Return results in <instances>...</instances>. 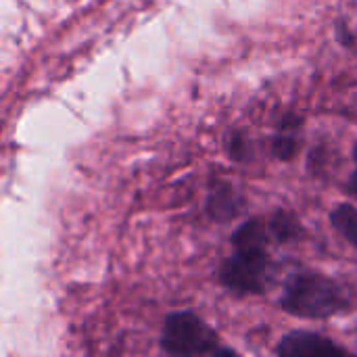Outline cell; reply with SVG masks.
I'll list each match as a JSON object with an SVG mask.
<instances>
[{
	"label": "cell",
	"instance_id": "obj_5",
	"mask_svg": "<svg viewBox=\"0 0 357 357\" xmlns=\"http://www.w3.org/2000/svg\"><path fill=\"white\" fill-rule=\"evenodd\" d=\"M243 205L245 203L232 184L222 182V180L211 184V190L207 197V213L213 222L224 224V222L234 220L243 211Z\"/></svg>",
	"mask_w": 357,
	"mask_h": 357
},
{
	"label": "cell",
	"instance_id": "obj_11",
	"mask_svg": "<svg viewBox=\"0 0 357 357\" xmlns=\"http://www.w3.org/2000/svg\"><path fill=\"white\" fill-rule=\"evenodd\" d=\"M337 36H339V40H341L345 46H354V33H351L345 25H339V27H337Z\"/></svg>",
	"mask_w": 357,
	"mask_h": 357
},
{
	"label": "cell",
	"instance_id": "obj_8",
	"mask_svg": "<svg viewBox=\"0 0 357 357\" xmlns=\"http://www.w3.org/2000/svg\"><path fill=\"white\" fill-rule=\"evenodd\" d=\"M331 222L345 241H349L354 247H357V207H351V205L335 207L331 213Z\"/></svg>",
	"mask_w": 357,
	"mask_h": 357
},
{
	"label": "cell",
	"instance_id": "obj_10",
	"mask_svg": "<svg viewBox=\"0 0 357 357\" xmlns=\"http://www.w3.org/2000/svg\"><path fill=\"white\" fill-rule=\"evenodd\" d=\"M226 149H228V155L230 159L234 161H245L251 153V144H249V138L243 134V132H234L230 134L228 142H226Z\"/></svg>",
	"mask_w": 357,
	"mask_h": 357
},
{
	"label": "cell",
	"instance_id": "obj_3",
	"mask_svg": "<svg viewBox=\"0 0 357 357\" xmlns=\"http://www.w3.org/2000/svg\"><path fill=\"white\" fill-rule=\"evenodd\" d=\"M270 253L266 247H245L234 249L222 268L220 282L234 295H259L266 291L270 280Z\"/></svg>",
	"mask_w": 357,
	"mask_h": 357
},
{
	"label": "cell",
	"instance_id": "obj_13",
	"mask_svg": "<svg viewBox=\"0 0 357 357\" xmlns=\"http://www.w3.org/2000/svg\"><path fill=\"white\" fill-rule=\"evenodd\" d=\"M354 159H356V163H357V144H356V149H354ZM357 172V169H356Z\"/></svg>",
	"mask_w": 357,
	"mask_h": 357
},
{
	"label": "cell",
	"instance_id": "obj_2",
	"mask_svg": "<svg viewBox=\"0 0 357 357\" xmlns=\"http://www.w3.org/2000/svg\"><path fill=\"white\" fill-rule=\"evenodd\" d=\"M161 349L169 356H218L232 349L220 347V337L192 312H178L165 318L161 331Z\"/></svg>",
	"mask_w": 357,
	"mask_h": 357
},
{
	"label": "cell",
	"instance_id": "obj_6",
	"mask_svg": "<svg viewBox=\"0 0 357 357\" xmlns=\"http://www.w3.org/2000/svg\"><path fill=\"white\" fill-rule=\"evenodd\" d=\"M270 236V228L261 220H249L241 224L234 234H232V245L234 249H245V247H266Z\"/></svg>",
	"mask_w": 357,
	"mask_h": 357
},
{
	"label": "cell",
	"instance_id": "obj_4",
	"mask_svg": "<svg viewBox=\"0 0 357 357\" xmlns=\"http://www.w3.org/2000/svg\"><path fill=\"white\" fill-rule=\"evenodd\" d=\"M276 354L282 357H307V356H347V349L337 345L324 335L318 333H305L297 331L287 335L278 347Z\"/></svg>",
	"mask_w": 357,
	"mask_h": 357
},
{
	"label": "cell",
	"instance_id": "obj_7",
	"mask_svg": "<svg viewBox=\"0 0 357 357\" xmlns=\"http://www.w3.org/2000/svg\"><path fill=\"white\" fill-rule=\"evenodd\" d=\"M268 228H270V236L276 238L278 243H289L301 234V224L297 222V218L293 213H289L284 209L276 211L270 218Z\"/></svg>",
	"mask_w": 357,
	"mask_h": 357
},
{
	"label": "cell",
	"instance_id": "obj_1",
	"mask_svg": "<svg viewBox=\"0 0 357 357\" xmlns=\"http://www.w3.org/2000/svg\"><path fill=\"white\" fill-rule=\"evenodd\" d=\"M351 305L347 293L328 276L318 272L293 274L280 297V307L297 318L322 320L347 312Z\"/></svg>",
	"mask_w": 357,
	"mask_h": 357
},
{
	"label": "cell",
	"instance_id": "obj_9",
	"mask_svg": "<svg viewBox=\"0 0 357 357\" xmlns=\"http://www.w3.org/2000/svg\"><path fill=\"white\" fill-rule=\"evenodd\" d=\"M297 138H295V132L291 130H280V134H276L274 142H272V151L278 159H293L295 153H297Z\"/></svg>",
	"mask_w": 357,
	"mask_h": 357
},
{
	"label": "cell",
	"instance_id": "obj_12",
	"mask_svg": "<svg viewBox=\"0 0 357 357\" xmlns=\"http://www.w3.org/2000/svg\"><path fill=\"white\" fill-rule=\"evenodd\" d=\"M347 192H349L354 199H357V172L351 176V180H349V184H347Z\"/></svg>",
	"mask_w": 357,
	"mask_h": 357
}]
</instances>
